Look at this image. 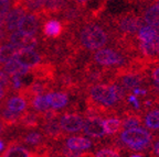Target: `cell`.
I'll return each instance as SVG.
<instances>
[{"mask_svg": "<svg viewBox=\"0 0 159 157\" xmlns=\"http://www.w3.org/2000/svg\"><path fill=\"white\" fill-rule=\"evenodd\" d=\"M124 90L123 87L107 83H97L89 87V100H91V103L89 102V113L96 116L95 113L99 112L102 108L115 106L117 101L123 98Z\"/></svg>", "mask_w": 159, "mask_h": 157, "instance_id": "1", "label": "cell"}, {"mask_svg": "<svg viewBox=\"0 0 159 157\" xmlns=\"http://www.w3.org/2000/svg\"><path fill=\"white\" fill-rule=\"evenodd\" d=\"M73 40H76L80 46L87 51L99 49L107 44L109 35L102 25L95 22L86 21L79 29H76V36L73 35Z\"/></svg>", "mask_w": 159, "mask_h": 157, "instance_id": "2", "label": "cell"}, {"mask_svg": "<svg viewBox=\"0 0 159 157\" xmlns=\"http://www.w3.org/2000/svg\"><path fill=\"white\" fill-rule=\"evenodd\" d=\"M112 27L117 31V34L122 36L123 43H133L132 37H134L138 30L142 28V19L137 17L133 11H129L113 19Z\"/></svg>", "mask_w": 159, "mask_h": 157, "instance_id": "3", "label": "cell"}, {"mask_svg": "<svg viewBox=\"0 0 159 157\" xmlns=\"http://www.w3.org/2000/svg\"><path fill=\"white\" fill-rule=\"evenodd\" d=\"M120 140L130 150L140 151L145 150L152 141V134L144 128H133L124 130L120 134Z\"/></svg>", "mask_w": 159, "mask_h": 157, "instance_id": "4", "label": "cell"}, {"mask_svg": "<svg viewBox=\"0 0 159 157\" xmlns=\"http://www.w3.org/2000/svg\"><path fill=\"white\" fill-rule=\"evenodd\" d=\"M93 59L101 66H117L124 62V57L120 53L112 49H99L93 55Z\"/></svg>", "mask_w": 159, "mask_h": 157, "instance_id": "5", "label": "cell"}, {"mask_svg": "<svg viewBox=\"0 0 159 157\" xmlns=\"http://www.w3.org/2000/svg\"><path fill=\"white\" fill-rule=\"evenodd\" d=\"M59 123L63 132L76 133L83 129L84 119L75 112H65L60 114Z\"/></svg>", "mask_w": 159, "mask_h": 157, "instance_id": "6", "label": "cell"}, {"mask_svg": "<svg viewBox=\"0 0 159 157\" xmlns=\"http://www.w3.org/2000/svg\"><path fill=\"white\" fill-rule=\"evenodd\" d=\"M57 119H59V117L44 121V122H42L41 126H40V130L44 134L48 142H59V141L63 140V138H64L63 136L64 132H63L61 126H60Z\"/></svg>", "mask_w": 159, "mask_h": 157, "instance_id": "7", "label": "cell"}, {"mask_svg": "<svg viewBox=\"0 0 159 157\" xmlns=\"http://www.w3.org/2000/svg\"><path fill=\"white\" fill-rule=\"evenodd\" d=\"M41 18L35 13H25L18 25V31L28 36H35L40 29Z\"/></svg>", "mask_w": 159, "mask_h": 157, "instance_id": "8", "label": "cell"}, {"mask_svg": "<svg viewBox=\"0 0 159 157\" xmlns=\"http://www.w3.org/2000/svg\"><path fill=\"white\" fill-rule=\"evenodd\" d=\"M15 59H17L20 64L25 65L29 68L37 66L38 64L45 61L41 52H38L35 49H18Z\"/></svg>", "mask_w": 159, "mask_h": 157, "instance_id": "9", "label": "cell"}, {"mask_svg": "<svg viewBox=\"0 0 159 157\" xmlns=\"http://www.w3.org/2000/svg\"><path fill=\"white\" fill-rule=\"evenodd\" d=\"M82 130L84 132V134L95 138H103L105 135V130H104L102 119L96 116L87 117L86 120H84V124H83Z\"/></svg>", "mask_w": 159, "mask_h": 157, "instance_id": "10", "label": "cell"}, {"mask_svg": "<svg viewBox=\"0 0 159 157\" xmlns=\"http://www.w3.org/2000/svg\"><path fill=\"white\" fill-rule=\"evenodd\" d=\"M41 124H42V120L40 118L39 112L29 109L21 113L17 128L22 129V130H34V129L40 128Z\"/></svg>", "mask_w": 159, "mask_h": 157, "instance_id": "11", "label": "cell"}, {"mask_svg": "<svg viewBox=\"0 0 159 157\" xmlns=\"http://www.w3.org/2000/svg\"><path fill=\"white\" fill-rule=\"evenodd\" d=\"M65 25L62 21L57 19H49L44 21L42 27V33L44 39H57L62 36L65 31Z\"/></svg>", "mask_w": 159, "mask_h": 157, "instance_id": "12", "label": "cell"}, {"mask_svg": "<svg viewBox=\"0 0 159 157\" xmlns=\"http://www.w3.org/2000/svg\"><path fill=\"white\" fill-rule=\"evenodd\" d=\"M25 15V10L21 6H15L7 13L5 19V24L3 25H5L8 33L17 31L18 25H19L20 21H21V19H22Z\"/></svg>", "mask_w": 159, "mask_h": 157, "instance_id": "13", "label": "cell"}, {"mask_svg": "<svg viewBox=\"0 0 159 157\" xmlns=\"http://www.w3.org/2000/svg\"><path fill=\"white\" fill-rule=\"evenodd\" d=\"M0 157H34L31 148L25 147L17 141H8L7 147L3 150Z\"/></svg>", "mask_w": 159, "mask_h": 157, "instance_id": "14", "label": "cell"}, {"mask_svg": "<svg viewBox=\"0 0 159 157\" xmlns=\"http://www.w3.org/2000/svg\"><path fill=\"white\" fill-rule=\"evenodd\" d=\"M2 106L7 107L8 109H10L11 111L15 112H20L22 113L25 110H28V101L20 95H16V96H6L2 99Z\"/></svg>", "mask_w": 159, "mask_h": 157, "instance_id": "15", "label": "cell"}, {"mask_svg": "<svg viewBox=\"0 0 159 157\" xmlns=\"http://www.w3.org/2000/svg\"><path fill=\"white\" fill-rule=\"evenodd\" d=\"M47 100L49 102L50 107L54 110H60L67 106L69 103V96L62 91H55V92L45 93Z\"/></svg>", "mask_w": 159, "mask_h": 157, "instance_id": "16", "label": "cell"}, {"mask_svg": "<svg viewBox=\"0 0 159 157\" xmlns=\"http://www.w3.org/2000/svg\"><path fill=\"white\" fill-rule=\"evenodd\" d=\"M93 146V142L89 138L82 136H72L65 140V147L69 150L83 152L85 150H89Z\"/></svg>", "mask_w": 159, "mask_h": 157, "instance_id": "17", "label": "cell"}, {"mask_svg": "<svg viewBox=\"0 0 159 157\" xmlns=\"http://www.w3.org/2000/svg\"><path fill=\"white\" fill-rule=\"evenodd\" d=\"M142 20L147 25L159 27V6L150 5L143 11Z\"/></svg>", "mask_w": 159, "mask_h": 157, "instance_id": "18", "label": "cell"}, {"mask_svg": "<svg viewBox=\"0 0 159 157\" xmlns=\"http://www.w3.org/2000/svg\"><path fill=\"white\" fill-rule=\"evenodd\" d=\"M20 116H21L20 112L11 111L7 107L2 106L1 111H0V121L5 124L6 128H12V126H17L18 125Z\"/></svg>", "mask_w": 159, "mask_h": 157, "instance_id": "19", "label": "cell"}, {"mask_svg": "<svg viewBox=\"0 0 159 157\" xmlns=\"http://www.w3.org/2000/svg\"><path fill=\"white\" fill-rule=\"evenodd\" d=\"M30 68L25 65L20 64L17 59H11L3 64V73L8 76H13V75H25L29 73Z\"/></svg>", "mask_w": 159, "mask_h": 157, "instance_id": "20", "label": "cell"}, {"mask_svg": "<svg viewBox=\"0 0 159 157\" xmlns=\"http://www.w3.org/2000/svg\"><path fill=\"white\" fill-rule=\"evenodd\" d=\"M120 83L124 89L133 90L134 88H137L142 85V77L135 73H128V74L123 75L120 78Z\"/></svg>", "mask_w": 159, "mask_h": 157, "instance_id": "21", "label": "cell"}, {"mask_svg": "<svg viewBox=\"0 0 159 157\" xmlns=\"http://www.w3.org/2000/svg\"><path fill=\"white\" fill-rule=\"evenodd\" d=\"M17 52H18L17 47L13 46L10 43L0 45V66H2L7 62L15 58Z\"/></svg>", "mask_w": 159, "mask_h": 157, "instance_id": "22", "label": "cell"}, {"mask_svg": "<svg viewBox=\"0 0 159 157\" xmlns=\"http://www.w3.org/2000/svg\"><path fill=\"white\" fill-rule=\"evenodd\" d=\"M29 108H31V110L33 111H37V112H42V111L50 109L51 107L48 102L45 95H39V96H34L32 98Z\"/></svg>", "mask_w": 159, "mask_h": 157, "instance_id": "23", "label": "cell"}, {"mask_svg": "<svg viewBox=\"0 0 159 157\" xmlns=\"http://www.w3.org/2000/svg\"><path fill=\"white\" fill-rule=\"evenodd\" d=\"M137 33H138L137 39H138L139 42H155V37H156V30H155V27L143 25V27L138 30Z\"/></svg>", "mask_w": 159, "mask_h": 157, "instance_id": "24", "label": "cell"}, {"mask_svg": "<svg viewBox=\"0 0 159 157\" xmlns=\"http://www.w3.org/2000/svg\"><path fill=\"white\" fill-rule=\"evenodd\" d=\"M103 125H104L105 134L114 135L122 128V121L116 118H111L103 121Z\"/></svg>", "mask_w": 159, "mask_h": 157, "instance_id": "25", "label": "cell"}, {"mask_svg": "<svg viewBox=\"0 0 159 157\" xmlns=\"http://www.w3.org/2000/svg\"><path fill=\"white\" fill-rule=\"evenodd\" d=\"M145 125L150 130H159V109H155L145 117Z\"/></svg>", "mask_w": 159, "mask_h": 157, "instance_id": "26", "label": "cell"}, {"mask_svg": "<svg viewBox=\"0 0 159 157\" xmlns=\"http://www.w3.org/2000/svg\"><path fill=\"white\" fill-rule=\"evenodd\" d=\"M139 49L145 57L152 58L156 56V43L155 42H139Z\"/></svg>", "mask_w": 159, "mask_h": 157, "instance_id": "27", "label": "cell"}, {"mask_svg": "<svg viewBox=\"0 0 159 157\" xmlns=\"http://www.w3.org/2000/svg\"><path fill=\"white\" fill-rule=\"evenodd\" d=\"M139 124H140V120H139L138 117L135 116V114H129V116H127L122 122V126L124 128V130L137 128Z\"/></svg>", "mask_w": 159, "mask_h": 157, "instance_id": "28", "label": "cell"}, {"mask_svg": "<svg viewBox=\"0 0 159 157\" xmlns=\"http://www.w3.org/2000/svg\"><path fill=\"white\" fill-rule=\"evenodd\" d=\"M11 1L10 0H0V25L5 24V19L9 12Z\"/></svg>", "mask_w": 159, "mask_h": 157, "instance_id": "29", "label": "cell"}, {"mask_svg": "<svg viewBox=\"0 0 159 157\" xmlns=\"http://www.w3.org/2000/svg\"><path fill=\"white\" fill-rule=\"evenodd\" d=\"M0 87H2L5 91L7 92V96H10V93H12L11 85H10V79L7 74H5L2 70H0Z\"/></svg>", "mask_w": 159, "mask_h": 157, "instance_id": "30", "label": "cell"}, {"mask_svg": "<svg viewBox=\"0 0 159 157\" xmlns=\"http://www.w3.org/2000/svg\"><path fill=\"white\" fill-rule=\"evenodd\" d=\"M95 157H120V155L113 148H102L96 153Z\"/></svg>", "mask_w": 159, "mask_h": 157, "instance_id": "31", "label": "cell"}, {"mask_svg": "<svg viewBox=\"0 0 159 157\" xmlns=\"http://www.w3.org/2000/svg\"><path fill=\"white\" fill-rule=\"evenodd\" d=\"M8 39V32L6 30L5 25H0V44H2V42L7 41Z\"/></svg>", "mask_w": 159, "mask_h": 157, "instance_id": "32", "label": "cell"}, {"mask_svg": "<svg viewBox=\"0 0 159 157\" xmlns=\"http://www.w3.org/2000/svg\"><path fill=\"white\" fill-rule=\"evenodd\" d=\"M128 102L132 103L133 106H134L135 109H138L139 108V101H138V98H137L135 95H130L128 97Z\"/></svg>", "mask_w": 159, "mask_h": 157, "instance_id": "33", "label": "cell"}, {"mask_svg": "<svg viewBox=\"0 0 159 157\" xmlns=\"http://www.w3.org/2000/svg\"><path fill=\"white\" fill-rule=\"evenodd\" d=\"M152 79H154V83L159 85V67H156V68L152 70Z\"/></svg>", "mask_w": 159, "mask_h": 157, "instance_id": "34", "label": "cell"}, {"mask_svg": "<svg viewBox=\"0 0 159 157\" xmlns=\"http://www.w3.org/2000/svg\"><path fill=\"white\" fill-rule=\"evenodd\" d=\"M147 91L145 90V89H140L139 87H137V88H134L133 89V95H146Z\"/></svg>", "mask_w": 159, "mask_h": 157, "instance_id": "35", "label": "cell"}, {"mask_svg": "<svg viewBox=\"0 0 159 157\" xmlns=\"http://www.w3.org/2000/svg\"><path fill=\"white\" fill-rule=\"evenodd\" d=\"M73 1H74V3H76L77 6H80V7H85L86 3L89 2V0H73Z\"/></svg>", "mask_w": 159, "mask_h": 157, "instance_id": "36", "label": "cell"}, {"mask_svg": "<svg viewBox=\"0 0 159 157\" xmlns=\"http://www.w3.org/2000/svg\"><path fill=\"white\" fill-rule=\"evenodd\" d=\"M154 153L157 155V156H159V140L157 141L154 145Z\"/></svg>", "mask_w": 159, "mask_h": 157, "instance_id": "37", "label": "cell"}, {"mask_svg": "<svg viewBox=\"0 0 159 157\" xmlns=\"http://www.w3.org/2000/svg\"><path fill=\"white\" fill-rule=\"evenodd\" d=\"M155 30H156V37H155V43H156V44H159V27H155Z\"/></svg>", "mask_w": 159, "mask_h": 157, "instance_id": "38", "label": "cell"}, {"mask_svg": "<svg viewBox=\"0 0 159 157\" xmlns=\"http://www.w3.org/2000/svg\"><path fill=\"white\" fill-rule=\"evenodd\" d=\"M6 96H7V92H6L5 89H3L2 87H0V101L2 100Z\"/></svg>", "mask_w": 159, "mask_h": 157, "instance_id": "39", "label": "cell"}, {"mask_svg": "<svg viewBox=\"0 0 159 157\" xmlns=\"http://www.w3.org/2000/svg\"><path fill=\"white\" fill-rule=\"evenodd\" d=\"M6 129H7V128L5 126V124L0 121V136H2V134H3V132H5Z\"/></svg>", "mask_w": 159, "mask_h": 157, "instance_id": "40", "label": "cell"}, {"mask_svg": "<svg viewBox=\"0 0 159 157\" xmlns=\"http://www.w3.org/2000/svg\"><path fill=\"white\" fill-rule=\"evenodd\" d=\"M79 157H95L93 154H91V153H81V155H80Z\"/></svg>", "mask_w": 159, "mask_h": 157, "instance_id": "41", "label": "cell"}, {"mask_svg": "<svg viewBox=\"0 0 159 157\" xmlns=\"http://www.w3.org/2000/svg\"><path fill=\"white\" fill-rule=\"evenodd\" d=\"M5 150V143H3L2 140H0V153Z\"/></svg>", "mask_w": 159, "mask_h": 157, "instance_id": "42", "label": "cell"}, {"mask_svg": "<svg viewBox=\"0 0 159 157\" xmlns=\"http://www.w3.org/2000/svg\"><path fill=\"white\" fill-rule=\"evenodd\" d=\"M51 157H66V156H64V155H61V154H55V153H53Z\"/></svg>", "mask_w": 159, "mask_h": 157, "instance_id": "43", "label": "cell"}, {"mask_svg": "<svg viewBox=\"0 0 159 157\" xmlns=\"http://www.w3.org/2000/svg\"><path fill=\"white\" fill-rule=\"evenodd\" d=\"M156 54L159 56V44H156Z\"/></svg>", "mask_w": 159, "mask_h": 157, "instance_id": "44", "label": "cell"}, {"mask_svg": "<svg viewBox=\"0 0 159 157\" xmlns=\"http://www.w3.org/2000/svg\"><path fill=\"white\" fill-rule=\"evenodd\" d=\"M130 157H143L142 155H138V154H135V155H132Z\"/></svg>", "mask_w": 159, "mask_h": 157, "instance_id": "45", "label": "cell"}, {"mask_svg": "<svg viewBox=\"0 0 159 157\" xmlns=\"http://www.w3.org/2000/svg\"><path fill=\"white\" fill-rule=\"evenodd\" d=\"M1 108H2V100L0 101V111H1Z\"/></svg>", "mask_w": 159, "mask_h": 157, "instance_id": "46", "label": "cell"}, {"mask_svg": "<svg viewBox=\"0 0 159 157\" xmlns=\"http://www.w3.org/2000/svg\"><path fill=\"white\" fill-rule=\"evenodd\" d=\"M156 5L159 6V0H156Z\"/></svg>", "mask_w": 159, "mask_h": 157, "instance_id": "47", "label": "cell"}]
</instances>
